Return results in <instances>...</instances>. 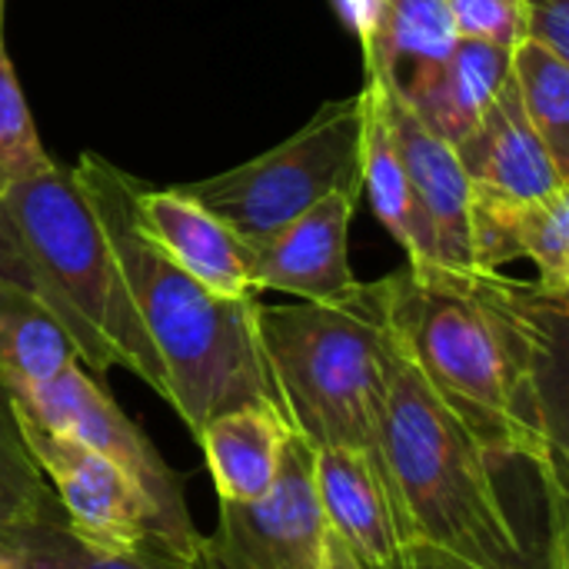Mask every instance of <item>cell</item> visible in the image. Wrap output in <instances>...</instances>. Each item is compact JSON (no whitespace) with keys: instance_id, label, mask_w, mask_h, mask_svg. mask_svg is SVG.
Wrapping results in <instances>:
<instances>
[{"instance_id":"52a82bcc","label":"cell","mask_w":569,"mask_h":569,"mask_svg":"<svg viewBox=\"0 0 569 569\" xmlns=\"http://www.w3.org/2000/svg\"><path fill=\"white\" fill-rule=\"evenodd\" d=\"M13 407H20L27 417L43 423L47 430L97 450L100 457L123 467L150 497L157 513V550L153 563L163 569H193L200 553V537L190 523L180 477L160 460L153 443L137 430V423L107 397V390L83 370V363H70L60 377L50 383L27 390V393H7Z\"/></svg>"},{"instance_id":"cb8c5ba5","label":"cell","mask_w":569,"mask_h":569,"mask_svg":"<svg viewBox=\"0 0 569 569\" xmlns=\"http://www.w3.org/2000/svg\"><path fill=\"white\" fill-rule=\"evenodd\" d=\"M13 569H163L147 557H123L77 540L63 523H40L13 537Z\"/></svg>"},{"instance_id":"9c48e42d","label":"cell","mask_w":569,"mask_h":569,"mask_svg":"<svg viewBox=\"0 0 569 569\" xmlns=\"http://www.w3.org/2000/svg\"><path fill=\"white\" fill-rule=\"evenodd\" d=\"M323 530L313 447L290 433L270 493L257 503H220L193 569H320Z\"/></svg>"},{"instance_id":"ac0fdd59","label":"cell","mask_w":569,"mask_h":569,"mask_svg":"<svg viewBox=\"0 0 569 569\" xmlns=\"http://www.w3.org/2000/svg\"><path fill=\"white\" fill-rule=\"evenodd\" d=\"M510 80V50L460 40L450 57L430 70L407 97V103L420 113V120L437 130L453 147L480 123L487 107L497 100L503 83Z\"/></svg>"},{"instance_id":"44dd1931","label":"cell","mask_w":569,"mask_h":569,"mask_svg":"<svg viewBox=\"0 0 569 569\" xmlns=\"http://www.w3.org/2000/svg\"><path fill=\"white\" fill-rule=\"evenodd\" d=\"M40 523H63L53 490L30 460L10 400L0 387V569H13V537Z\"/></svg>"},{"instance_id":"83f0119b","label":"cell","mask_w":569,"mask_h":569,"mask_svg":"<svg viewBox=\"0 0 569 569\" xmlns=\"http://www.w3.org/2000/svg\"><path fill=\"white\" fill-rule=\"evenodd\" d=\"M383 3H387V0H333V7H337V13L343 17V23L357 33L360 47L370 43V37L377 33Z\"/></svg>"},{"instance_id":"2e32d148","label":"cell","mask_w":569,"mask_h":569,"mask_svg":"<svg viewBox=\"0 0 569 569\" xmlns=\"http://www.w3.org/2000/svg\"><path fill=\"white\" fill-rule=\"evenodd\" d=\"M220 503H257L270 493L290 427L270 403L227 410L197 433Z\"/></svg>"},{"instance_id":"30bf717a","label":"cell","mask_w":569,"mask_h":569,"mask_svg":"<svg viewBox=\"0 0 569 569\" xmlns=\"http://www.w3.org/2000/svg\"><path fill=\"white\" fill-rule=\"evenodd\" d=\"M357 197L353 190H337L267 240L250 243L257 290H277L323 307L353 303L363 293L347 253Z\"/></svg>"},{"instance_id":"4fadbf2b","label":"cell","mask_w":569,"mask_h":569,"mask_svg":"<svg viewBox=\"0 0 569 569\" xmlns=\"http://www.w3.org/2000/svg\"><path fill=\"white\" fill-rule=\"evenodd\" d=\"M133 220L153 247H160L207 290L230 300L260 297L253 283L250 243L240 240L217 213H210L187 187L147 190L137 183Z\"/></svg>"},{"instance_id":"9a60e30c","label":"cell","mask_w":569,"mask_h":569,"mask_svg":"<svg viewBox=\"0 0 569 569\" xmlns=\"http://www.w3.org/2000/svg\"><path fill=\"white\" fill-rule=\"evenodd\" d=\"M457 157L473 187L503 197L537 200L569 187V173L560 170V163L527 120L513 77L503 83L480 123L457 143Z\"/></svg>"},{"instance_id":"8992f818","label":"cell","mask_w":569,"mask_h":569,"mask_svg":"<svg viewBox=\"0 0 569 569\" xmlns=\"http://www.w3.org/2000/svg\"><path fill=\"white\" fill-rule=\"evenodd\" d=\"M363 93L323 103L267 153L187 190L240 240L260 243L337 190L360 193Z\"/></svg>"},{"instance_id":"d6986e66","label":"cell","mask_w":569,"mask_h":569,"mask_svg":"<svg viewBox=\"0 0 569 569\" xmlns=\"http://www.w3.org/2000/svg\"><path fill=\"white\" fill-rule=\"evenodd\" d=\"M460 43L447 0H387L377 33L363 43L367 77L410 93Z\"/></svg>"},{"instance_id":"6da1fadb","label":"cell","mask_w":569,"mask_h":569,"mask_svg":"<svg viewBox=\"0 0 569 569\" xmlns=\"http://www.w3.org/2000/svg\"><path fill=\"white\" fill-rule=\"evenodd\" d=\"M367 287L390 337L483 450L530 463L547 500H567V300L500 270L403 267Z\"/></svg>"},{"instance_id":"ba28073f","label":"cell","mask_w":569,"mask_h":569,"mask_svg":"<svg viewBox=\"0 0 569 569\" xmlns=\"http://www.w3.org/2000/svg\"><path fill=\"white\" fill-rule=\"evenodd\" d=\"M10 410L30 460L57 497L63 527L97 550L153 560L157 513L143 487L97 450L47 430L13 403Z\"/></svg>"},{"instance_id":"5bb4252c","label":"cell","mask_w":569,"mask_h":569,"mask_svg":"<svg viewBox=\"0 0 569 569\" xmlns=\"http://www.w3.org/2000/svg\"><path fill=\"white\" fill-rule=\"evenodd\" d=\"M470 257L477 270H500L513 260L537 267L547 297H569V187L550 197L520 200L483 187L470 193Z\"/></svg>"},{"instance_id":"d4e9b609","label":"cell","mask_w":569,"mask_h":569,"mask_svg":"<svg viewBox=\"0 0 569 569\" xmlns=\"http://www.w3.org/2000/svg\"><path fill=\"white\" fill-rule=\"evenodd\" d=\"M457 37L513 50L527 40L520 0H447Z\"/></svg>"},{"instance_id":"7a4b0ae2","label":"cell","mask_w":569,"mask_h":569,"mask_svg":"<svg viewBox=\"0 0 569 569\" xmlns=\"http://www.w3.org/2000/svg\"><path fill=\"white\" fill-rule=\"evenodd\" d=\"M70 173L113 247L167 377L163 400L187 430L197 437L203 423L237 407H277L257 337L260 297H220L153 247L133 220L137 180L100 153H83Z\"/></svg>"},{"instance_id":"ffe728a7","label":"cell","mask_w":569,"mask_h":569,"mask_svg":"<svg viewBox=\"0 0 569 569\" xmlns=\"http://www.w3.org/2000/svg\"><path fill=\"white\" fill-rule=\"evenodd\" d=\"M70 363L80 353L57 317L13 277L0 273V387L3 393H27Z\"/></svg>"},{"instance_id":"603a6c76","label":"cell","mask_w":569,"mask_h":569,"mask_svg":"<svg viewBox=\"0 0 569 569\" xmlns=\"http://www.w3.org/2000/svg\"><path fill=\"white\" fill-rule=\"evenodd\" d=\"M53 160L40 143L17 70L0 37V193L50 170Z\"/></svg>"},{"instance_id":"484cf974","label":"cell","mask_w":569,"mask_h":569,"mask_svg":"<svg viewBox=\"0 0 569 569\" xmlns=\"http://www.w3.org/2000/svg\"><path fill=\"white\" fill-rule=\"evenodd\" d=\"M527 40L569 60V0H520Z\"/></svg>"},{"instance_id":"7c38bea8","label":"cell","mask_w":569,"mask_h":569,"mask_svg":"<svg viewBox=\"0 0 569 569\" xmlns=\"http://www.w3.org/2000/svg\"><path fill=\"white\" fill-rule=\"evenodd\" d=\"M370 80V77H367ZM383 97V110L413 187V197L427 217L433 253L440 270H477L470 257V193L473 183L457 157V147L430 130L420 113L397 90L373 80Z\"/></svg>"},{"instance_id":"3957f363","label":"cell","mask_w":569,"mask_h":569,"mask_svg":"<svg viewBox=\"0 0 569 569\" xmlns=\"http://www.w3.org/2000/svg\"><path fill=\"white\" fill-rule=\"evenodd\" d=\"M377 453L413 569H510L527 557L530 543L497 487V460L443 407L393 337Z\"/></svg>"},{"instance_id":"5b68a950","label":"cell","mask_w":569,"mask_h":569,"mask_svg":"<svg viewBox=\"0 0 569 569\" xmlns=\"http://www.w3.org/2000/svg\"><path fill=\"white\" fill-rule=\"evenodd\" d=\"M257 337L277 410L293 437L313 450L377 453L390 333L367 283L343 307L260 303Z\"/></svg>"},{"instance_id":"f1b7e54d","label":"cell","mask_w":569,"mask_h":569,"mask_svg":"<svg viewBox=\"0 0 569 569\" xmlns=\"http://www.w3.org/2000/svg\"><path fill=\"white\" fill-rule=\"evenodd\" d=\"M320 569H367L357 553L333 533V530H323V550H320Z\"/></svg>"},{"instance_id":"277c9868","label":"cell","mask_w":569,"mask_h":569,"mask_svg":"<svg viewBox=\"0 0 569 569\" xmlns=\"http://www.w3.org/2000/svg\"><path fill=\"white\" fill-rule=\"evenodd\" d=\"M0 273L23 283L70 333L90 377L123 367L167 397L160 357L113 247L63 167L0 193Z\"/></svg>"},{"instance_id":"7402d4cb","label":"cell","mask_w":569,"mask_h":569,"mask_svg":"<svg viewBox=\"0 0 569 569\" xmlns=\"http://www.w3.org/2000/svg\"><path fill=\"white\" fill-rule=\"evenodd\" d=\"M510 77L527 120L569 173V60L523 40L510 50Z\"/></svg>"},{"instance_id":"e0dca14e","label":"cell","mask_w":569,"mask_h":569,"mask_svg":"<svg viewBox=\"0 0 569 569\" xmlns=\"http://www.w3.org/2000/svg\"><path fill=\"white\" fill-rule=\"evenodd\" d=\"M363 167H360V190H367L377 220L390 230V237L403 247L407 267L413 273L440 270L433 253V237L427 217L413 197L407 180L380 87L373 80L363 83Z\"/></svg>"},{"instance_id":"4316f807","label":"cell","mask_w":569,"mask_h":569,"mask_svg":"<svg viewBox=\"0 0 569 569\" xmlns=\"http://www.w3.org/2000/svg\"><path fill=\"white\" fill-rule=\"evenodd\" d=\"M550 503V537L543 543H530L527 557L510 569H569L567 557V500H547ZM440 569V567H417Z\"/></svg>"},{"instance_id":"f546056e","label":"cell","mask_w":569,"mask_h":569,"mask_svg":"<svg viewBox=\"0 0 569 569\" xmlns=\"http://www.w3.org/2000/svg\"><path fill=\"white\" fill-rule=\"evenodd\" d=\"M0 37H3V0H0Z\"/></svg>"},{"instance_id":"8fae6325","label":"cell","mask_w":569,"mask_h":569,"mask_svg":"<svg viewBox=\"0 0 569 569\" xmlns=\"http://www.w3.org/2000/svg\"><path fill=\"white\" fill-rule=\"evenodd\" d=\"M313 483L327 530H333L363 567L413 569L380 453L350 447L313 450Z\"/></svg>"}]
</instances>
